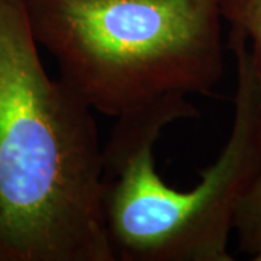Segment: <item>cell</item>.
I'll return each mask as SVG.
<instances>
[{"label":"cell","instance_id":"obj_1","mask_svg":"<svg viewBox=\"0 0 261 261\" xmlns=\"http://www.w3.org/2000/svg\"><path fill=\"white\" fill-rule=\"evenodd\" d=\"M93 111L44 68L23 0H0V261H115Z\"/></svg>","mask_w":261,"mask_h":261},{"label":"cell","instance_id":"obj_2","mask_svg":"<svg viewBox=\"0 0 261 261\" xmlns=\"http://www.w3.org/2000/svg\"><path fill=\"white\" fill-rule=\"evenodd\" d=\"M237 63L231 134L200 183L177 190L160 177L154 148L173 122L196 118L187 96H167L116 118L103 147L102 214L115 261H232L241 199L261 171L260 90L252 54L229 34Z\"/></svg>","mask_w":261,"mask_h":261},{"label":"cell","instance_id":"obj_3","mask_svg":"<svg viewBox=\"0 0 261 261\" xmlns=\"http://www.w3.org/2000/svg\"><path fill=\"white\" fill-rule=\"evenodd\" d=\"M32 37L93 112L119 118L224 75L219 0H23Z\"/></svg>","mask_w":261,"mask_h":261},{"label":"cell","instance_id":"obj_4","mask_svg":"<svg viewBox=\"0 0 261 261\" xmlns=\"http://www.w3.org/2000/svg\"><path fill=\"white\" fill-rule=\"evenodd\" d=\"M221 15L229 25V34L247 41L255 65L260 90L261 113V0H219Z\"/></svg>","mask_w":261,"mask_h":261},{"label":"cell","instance_id":"obj_5","mask_svg":"<svg viewBox=\"0 0 261 261\" xmlns=\"http://www.w3.org/2000/svg\"><path fill=\"white\" fill-rule=\"evenodd\" d=\"M240 251L261 261V171L241 199L233 221Z\"/></svg>","mask_w":261,"mask_h":261}]
</instances>
